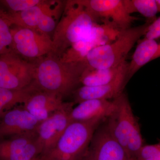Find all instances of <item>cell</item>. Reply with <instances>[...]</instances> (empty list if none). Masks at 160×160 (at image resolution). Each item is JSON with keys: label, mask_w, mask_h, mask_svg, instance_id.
I'll return each instance as SVG.
<instances>
[{"label": "cell", "mask_w": 160, "mask_h": 160, "mask_svg": "<svg viewBox=\"0 0 160 160\" xmlns=\"http://www.w3.org/2000/svg\"><path fill=\"white\" fill-rule=\"evenodd\" d=\"M33 82L39 89L62 97L72 94L88 67L86 61L66 62L49 53L35 60Z\"/></svg>", "instance_id": "cell-1"}, {"label": "cell", "mask_w": 160, "mask_h": 160, "mask_svg": "<svg viewBox=\"0 0 160 160\" xmlns=\"http://www.w3.org/2000/svg\"><path fill=\"white\" fill-rule=\"evenodd\" d=\"M99 22L78 0L66 1L52 38L53 50L50 53L60 57L73 44L86 37Z\"/></svg>", "instance_id": "cell-2"}, {"label": "cell", "mask_w": 160, "mask_h": 160, "mask_svg": "<svg viewBox=\"0 0 160 160\" xmlns=\"http://www.w3.org/2000/svg\"><path fill=\"white\" fill-rule=\"evenodd\" d=\"M114 99L115 109L107 119L106 125L112 135L136 160L144 146L139 125L126 94L123 92Z\"/></svg>", "instance_id": "cell-3"}, {"label": "cell", "mask_w": 160, "mask_h": 160, "mask_svg": "<svg viewBox=\"0 0 160 160\" xmlns=\"http://www.w3.org/2000/svg\"><path fill=\"white\" fill-rule=\"evenodd\" d=\"M152 22L122 30L112 42L99 46L88 54L86 61L92 69H107L119 66L124 62L136 43L146 34Z\"/></svg>", "instance_id": "cell-4"}, {"label": "cell", "mask_w": 160, "mask_h": 160, "mask_svg": "<svg viewBox=\"0 0 160 160\" xmlns=\"http://www.w3.org/2000/svg\"><path fill=\"white\" fill-rule=\"evenodd\" d=\"M103 121L73 122L46 155L50 160H82L95 132Z\"/></svg>", "instance_id": "cell-5"}, {"label": "cell", "mask_w": 160, "mask_h": 160, "mask_svg": "<svg viewBox=\"0 0 160 160\" xmlns=\"http://www.w3.org/2000/svg\"><path fill=\"white\" fill-rule=\"evenodd\" d=\"M35 65L11 50L0 55V88L19 90L33 82Z\"/></svg>", "instance_id": "cell-6"}, {"label": "cell", "mask_w": 160, "mask_h": 160, "mask_svg": "<svg viewBox=\"0 0 160 160\" xmlns=\"http://www.w3.org/2000/svg\"><path fill=\"white\" fill-rule=\"evenodd\" d=\"M12 42L10 49L21 57L31 62L51 53L52 38L35 30L12 26Z\"/></svg>", "instance_id": "cell-7"}, {"label": "cell", "mask_w": 160, "mask_h": 160, "mask_svg": "<svg viewBox=\"0 0 160 160\" xmlns=\"http://www.w3.org/2000/svg\"><path fill=\"white\" fill-rule=\"evenodd\" d=\"M120 32L110 23L96 24L86 37L73 44L59 58L66 62L86 61L92 49L113 42Z\"/></svg>", "instance_id": "cell-8"}, {"label": "cell", "mask_w": 160, "mask_h": 160, "mask_svg": "<svg viewBox=\"0 0 160 160\" xmlns=\"http://www.w3.org/2000/svg\"><path fill=\"white\" fill-rule=\"evenodd\" d=\"M79 2L102 23L113 25L120 31L131 27L138 19L126 11L123 0H78Z\"/></svg>", "instance_id": "cell-9"}, {"label": "cell", "mask_w": 160, "mask_h": 160, "mask_svg": "<svg viewBox=\"0 0 160 160\" xmlns=\"http://www.w3.org/2000/svg\"><path fill=\"white\" fill-rule=\"evenodd\" d=\"M74 102H65L46 120L41 122L37 129L38 141L42 154L46 155L54 148L58 141L71 123L70 112Z\"/></svg>", "instance_id": "cell-10"}, {"label": "cell", "mask_w": 160, "mask_h": 160, "mask_svg": "<svg viewBox=\"0 0 160 160\" xmlns=\"http://www.w3.org/2000/svg\"><path fill=\"white\" fill-rule=\"evenodd\" d=\"M82 160H133L109 132L106 124L98 127Z\"/></svg>", "instance_id": "cell-11"}, {"label": "cell", "mask_w": 160, "mask_h": 160, "mask_svg": "<svg viewBox=\"0 0 160 160\" xmlns=\"http://www.w3.org/2000/svg\"><path fill=\"white\" fill-rule=\"evenodd\" d=\"M0 118V141L18 136L36 134L40 123L24 106H15Z\"/></svg>", "instance_id": "cell-12"}, {"label": "cell", "mask_w": 160, "mask_h": 160, "mask_svg": "<svg viewBox=\"0 0 160 160\" xmlns=\"http://www.w3.org/2000/svg\"><path fill=\"white\" fill-rule=\"evenodd\" d=\"M42 154L36 133L0 141V160H34Z\"/></svg>", "instance_id": "cell-13"}, {"label": "cell", "mask_w": 160, "mask_h": 160, "mask_svg": "<svg viewBox=\"0 0 160 160\" xmlns=\"http://www.w3.org/2000/svg\"><path fill=\"white\" fill-rule=\"evenodd\" d=\"M127 62L116 78L111 82L101 86L79 87L72 93L74 102L79 103L88 100H110L115 98L123 93L129 80Z\"/></svg>", "instance_id": "cell-14"}, {"label": "cell", "mask_w": 160, "mask_h": 160, "mask_svg": "<svg viewBox=\"0 0 160 160\" xmlns=\"http://www.w3.org/2000/svg\"><path fill=\"white\" fill-rule=\"evenodd\" d=\"M65 2L58 1H44L37 6L20 12H6L11 26L32 29L36 31L39 21L45 13H49L58 17L63 12Z\"/></svg>", "instance_id": "cell-15"}, {"label": "cell", "mask_w": 160, "mask_h": 160, "mask_svg": "<svg viewBox=\"0 0 160 160\" xmlns=\"http://www.w3.org/2000/svg\"><path fill=\"white\" fill-rule=\"evenodd\" d=\"M63 97L36 88L24 102V108L41 122L64 105Z\"/></svg>", "instance_id": "cell-16"}, {"label": "cell", "mask_w": 160, "mask_h": 160, "mask_svg": "<svg viewBox=\"0 0 160 160\" xmlns=\"http://www.w3.org/2000/svg\"><path fill=\"white\" fill-rule=\"evenodd\" d=\"M114 99L88 100L83 101L72 108L70 112L71 122H86L107 120L115 109Z\"/></svg>", "instance_id": "cell-17"}, {"label": "cell", "mask_w": 160, "mask_h": 160, "mask_svg": "<svg viewBox=\"0 0 160 160\" xmlns=\"http://www.w3.org/2000/svg\"><path fill=\"white\" fill-rule=\"evenodd\" d=\"M159 58H160V42L156 40L143 38L138 44L131 62H129V81L142 67Z\"/></svg>", "instance_id": "cell-18"}, {"label": "cell", "mask_w": 160, "mask_h": 160, "mask_svg": "<svg viewBox=\"0 0 160 160\" xmlns=\"http://www.w3.org/2000/svg\"><path fill=\"white\" fill-rule=\"evenodd\" d=\"M124 62L119 66L107 69H92L88 66L81 80L82 86H94L105 85L111 82L127 63Z\"/></svg>", "instance_id": "cell-19"}, {"label": "cell", "mask_w": 160, "mask_h": 160, "mask_svg": "<svg viewBox=\"0 0 160 160\" xmlns=\"http://www.w3.org/2000/svg\"><path fill=\"white\" fill-rule=\"evenodd\" d=\"M36 88L33 82L28 87L19 90L0 88V117L18 104H24Z\"/></svg>", "instance_id": "cell-20"}, {"label": "cell", "mask_w": 160, "mask_h": 160, "mask_svg": "<svg viewBox=\"0 0 160 160\" xmlns=\"http://www.w3.org/2000/svg\"><path fill=\"white\" fill-rule=\"evenodd\" d=\"M123 2L129 14L138 12L152 22L156 19L158 12L155 0H123Z\"/></svg>", "instance_id": "cell-21"}, {"label": "cell", "mask_w": 160, "mask_h": 160, "mask_svg": "<svg viewBox=\"0 0 160 160\" xmlns=\"http://www.w3.org/2000/svg\"><path fill=\"white\" fill-rule=\"evenodd\" d=\"M11 26L6 12L0 8V55L11 50Z\"/></svg>", "instance_id": "cell-22"}, {"label": "cell", "mask_w": 160, "mask_h": 160, "mask_svg": "<svg viewBox=\"0 0 160 160\" xmlns=\"http://www.w3.org/2000/svg\"><path fill=\"white\" fill-rule=\"evenodd\" d=\"M42 0H1L0 8L8 13L20 12L42 2Z\"/></svg>", "instance_id": "cell-23"}, {"label": "cell", "mask_w": 160, "mask_h": 160, "mask_svg": "<svg viewBox=\"0 0 160 160\" xmlns=\"http://www.w3.org/2000/svg\"><path fill=\"white\" fill-rule=\"evenodd\" d=\"M58 18L49 13L43 14L39 21L36 31L51 37L50 33H53L57 25L56 20Z\"/></svg>", "instance_id": "cell-24"}, {"label": "cell", "mask_w": 160, "mask_h": 160, "mask_svg": "<svg viewBox=\"0 0 160 160\" xmlns=\"http://www.w3.org/2000/svg\"><path fill=\"white\" fill-rule=\"evenodd\" d=\"M136 160H160V142L153 145H144Z\"/></svg>", "instance_id": "cell-25"}, {"label": "cell", "mask_w": 160, "mask_h": 160, "mask_svg": "<svg viewBox=\"0 0 160 160\" xmlns=\"http://www.w3.org/2000/svg\"><path fill=\"white\" fill-rule=\"evenodd\" d=\"M160 38V17L156 18L149 26L144 38L157 40Z\"/></svg>", "instance_id": "cell-26"}, {"label": "cell", "mask_w": 160, "mask_h": 160, "mask_svg": "<svg viewBox=\"0 0 160 160\" xmlns=\"http://www.w3.org/2000/svg\"><path fill=\"white\" fill-rule=\"evenodd\" d=\"M34 160H50L49 158L47 157L46 155H41L38 157L36 159Z\"/></svg>", "instance_id": "cell-27"}, {"label": "cell", "mask_w": 160, "mask_h": 160, "mask_svg": "<svg viewBox=\"0 0 160 160\" xmlns=\"http://www.w3.org/2000/svg\"><path fill=\"white\" fill-rule=\"evenodd\" d=\"M158 12H160V0H155Z\"/></svg>", "instance_id": "cell-28"}]
</instances>
